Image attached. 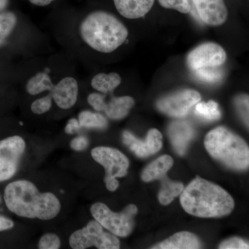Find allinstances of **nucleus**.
I'll list each match as a JSON object with an SVG mask.
<instances>
[{"mask_svg":"<svg viewBox=\"0 0 249 249\" xmlns=\"http://www.w3.org/2000/svg\"><path fill=\"white\" fill-rule=\"evenodd\" d=\"M4 198L9 211L21 217L51 220L61 209L55 195L40 193L35 184L27 180L9 183L5 188Z\"/></svg>","mask_w":249,"mask_h":249,"instance_id":"f257e3e1","label":"nucleus"},{"mask_svg":"<svg viewBox=\"0 0 249 249\" xmlns=\"http://www.w3.org/2000/svg\"><path fill=\"white\" fill-rule=\"evenodd\" d=\"M181 206L188 213L198 217H221L232 212L235 202L220 186L196 177L180 196Z\"/></svg>","mask_w":249,"mask_h":249,"instance_id":"f03ea898","label":"nucleus"},{"mask_svg":"<svg viewBox=\"0 0 249 249\" xmlns=\"http://www.w3.org/2000/svg\"><path fill=\"white\" fill-rule=\"evenodd\" d=\"M80 33L91 48L111 53L124 43L128 36L125 26L115 16L105 11H95L82 22Z\"/></svg>","mask_w":249,"mask_h":249,"instance_id":"7ed1b4c3","label":"nucleus"},{"mask_svg":"<svg viewBox=\"0 0 249 249\" xmlns=\"http://www.w3.org/2000/svg\"><path fill=\"white\" fill-rule=\"evenodd\" d=\"M204 145L210 155L229 168L247 169L249 165V148L239 136L224 127H218L206 135Z\"/></svg>","mask_w":249,"mask_h":249,"instance_id":"20e7f679","label":"nucleus"},{"mask_svg":"<svg viewBox=\"0 0 249 249\" xmlns=\"http://www.w3.org/2000/svg\"><path fill=\"white\" fill-rule=\"evenodd\" d=\"M95 220L97 221L108 231L119 237H127L132 232L134 227V217L137 213V206L128 205L120 213L111 211L107 205L98 202L90 209Z\"/></svg>","mask_w":249,"mask_h":249,"instance_id":"39448f33","label":"nucleus"},{"mask_svg":"<svg viewBox=\"0 0 249 249\" xmlns=\"http://www.w3.org/2000/svg\"><path fill=\"white\" fill-rule=\"evenodd\" d=\"M94 160L104 167V181L108 191H115L119 188L117 178H124L127 174L129 162L122 152L109 147H97L91 152Z\"/></svg>","mask_w":249,"mask_h":249,"instance_id":"423d86ee","label":"nucleus"},{"mask_svg":"<svg viewBox=\"0 0 249 249\" xmlns=\"http://www.w3.org/2000/svg\"><path fill=\"white\" fill-rule=\"evenodd\" d=\"M73 249H85L96 247L99 249H118L120 242L114 234L106 232L96 220L90 221L86 227L73 232L69 240Z\"/></svg>","mask_w":249,"mask_h":249,"instance_id":"0eeeda50","label":"nucleus"},{"mask_svg":"<svg viewBox=\"0 0 249 249\" xmlns=\"http://www.w3.org/2000/svg\"><path fill=\"white\" fill-rule=\"evenodd\" d=\"M25 149V141L19 136L0 141V182L14 176Z\"/></svg>","mask_w":249,"mask_h":249,"instance_id":"6e6552de","label":"nucleus"},{"mask_svg":"<svg viewBox=\"0 0 249 249\" xmlns=\"http://www.w3.org/2000/svg\"><path fill=\"white\" fill-rule=\"evenodd\" d=\"M201 96L193 89H183L160 98L157 108L161 112L173 117L186 116L195 105L199 102Z\"/></svg>","mask_w":249,"mask_h":249,"instance_id":"1a4fd4ad","label":"nucleus"},{"mask_svg":"<svg viewBox=\"0 0 249 249\" xmlns=\"http://www.w3.org/2000/svg\"><path fill=\"white\" fill-rule=\"evenodd\" d=\"M227 59L224 49L217 44L207 42L198 46L187 56V65L193 71L204 67H219Z\"/></svg>","mask_w":249,"mask_h":249,"instance_id":"9d476101","label":"nucleus"},{"mask_svg":"<svg viewBox=\"0 0 249 249\" xmlns=\"http://www.w3.org/2000/svg\"><path fill=\"white\" fill-rule=\"evenodd\" d=\"M201 22L217 27L228 18V9L224 0H192Z\"/></svg>","mask_w":249,"mask_h":249,"instance_id":"9b49d317","label":"nucleus"},{"mask_svg":"<svg viewBox=\"0 0 249 249\" xmlns=\"http://www.w3.org/2000/svg\"><path fill=\"white\" fill-rule=\"evenodd\" d=\"M123 142L137 157L144 158L160 151L162 147V135L158 129H151L145 141L142 142L128 131H124Z\"/></svg>","mask_w":249,"mask_h":249,"instance_id":"f8f14e48","label":"nucleus"},{"mask_svg":"<svg viewBox=\"0 0 249 249\" xmlns=\"http://www.w3.org/2000/svg\"><path fill=\"white\" fill-rule=\"evenodd\" d=\"M52 99L59 107L68 109L76 104L78 95V85L76 80L67 77L54 85L51 91Z\"/></svg>","mask_w":249,"mask_h":249,"instance_id":"ddd939ff","label":"nucleus"},{"mask_svg":"<svg viewBox=\"0 0 249 249\" xmlns=\"http://www.w3.org/2000/svg\"><path fill=\"white\" fill-rule=\"evenodd\" d=\"M193 127L185 121H175L168 127V135L174 149L179 155L186 152L188 143L194 137Z\"/></svg>","mask_w":249,"mask_h":249,"instance_id":"4468645a","label":"nucleus"},{"mask_svg":"<svg viewBox=\"0 0 249 249\" xmlns=\"http://www.w3.org/2000/svg\"><path fill=\"white\" fill-rule=\"evenodd\" d=\"M118 12L127 19L144 17L153 6L155 0H114Z\"/></svg>","mask_w":249,"mask_h":249,"instance_id":"2eb2a0df","label":"nucleus"},{"mask_svg":"<svg viewBox=\"0 0 249 249\" xmlns=\"http://www.w3.org/2000/svg\"><path fill=\"white\" fill-rule=\"evenodd\" d=\"M200 247V242L196 235L190 232L182 231L175 234L152 249H196Z\"/></svg>","mask_w":249,"mask_h":249,"instance_id":"dca6fc26","label":"nucleus"},{"mask_svg":"<svg viewBox=\"0 0 249 249\" xmlns=\"http://www.w3.org/2000/svg\"><path fill=\"white\" fill-rule=\"evenodd\" d=\"M173 160L168 155H163L147 165L142 171V179L144 181H151L160 179L169 171L173 165Z\"/></svg>","mask_w":249,"mask_h":249,"instance_id":"f3484780","label":"nucleus"},{"mask_svg":"<svg viewBox=\"0 0 249 249\" xmlns=\"http://www.w3.org/2000/svg\"><path fill=\"white\" fill-rule=\"evenodd\" d=\"M134 100L130 96H121L111 98L106 104L105 112L108 117L114 120L124 119L133 107Z\"/></svg>","mask_w":249,"mask_h":249,"instance_id":"a211bd4d","label":"nucleus"},{"mask_svg":"<svg viewBox=\"0 0 249 249\" xmlns=\"http://www.w3.org/2000/svg\"><path fill=\"white\" fill-rule=\"evenodd\" d=\"M162 186L158 195V199L162 205L170 204L175 197L180 196L184 189L183 183L170 181L166 175L160 178Z\"/></svg>","mask_w":249,"mask_h":249,"instance_id":"6ab92c4d","label":"nucleus"},{"mask_svg":"<svg viewBox=\"0 0 249 249\" xmlns=\"http://www.w3.org/2000/svg\"><path fill=\"white\" fill-rule=\"evenodd\" d=\"M121 83V78L118 73H101L93 77L91 86L98 91L107 93L114 91Z\"/></svg>","mask_w":249,"mask_h":249,"instance_id":"aec40b11","label":"nucleus"},{"mask_svg":"<svg viewBox=\"0 0 249 249\" xmlns=\"http://www.w3.org/2000/svg\"><path fill=\"white\" fill-rule=\"evenodd\" d=\"M54 85L47 72L38 73L28 81L27 92L31 95H37L45 91H52Z\"/></svg>","mask_w":249,"mask_h":249,"instance_id":"412c9836","label":"nucleus"},{"mask_svg":"<svg viewBox=\"0 0 249 249\" xmlns=\"http://www.w3.org/2000/svg\"><path fill=\"white\" fill-rule=\"evenodd\" d=\"M78 121L81 127L85 128H106L107 121L102 114L90 111H83L78 116Z\"/></svg>","mask_w":249,"mask_h":249,"instance_id":"4be33fe9","label":"nucleus"},{"mask_svg":"<svg viewBox=\"0 0 249 249\" xmlns=\"http://www.w3.org/2000/svg\"><path fill=\"white\" fill-rule=\"evenodd\" d=\"M196 115L206 121L217 120L221 116L219 106L213 101L196 103Z\"/></svg>","mask_w":249,"mask_h":249,"instance_id":"5701e85b","label":"nucleus"},{"mask_svg":"<svg viewBox=\"0 0 249 249\" xmlns=\"http://www.w3.org/2000/svg\"><path fill=\"white\" fill-rule=\"evenodd\" d=\"M17 24L16 15L11 12H0V47L11 35Z\"/></svg>","mask_w":249,"mask_h":249,"instance_id":"b1692460","label":"nucleus"},{"mask_svg":"<svg viewBox=\"0 0 249 249\" xmlns=\"http://www.w3.org/2000/svg\"><path fill=\"white\" fill-rule=\"evenodd\" d=\"M215 67H204L195 70V76L201 81L206 83H214L222 79L223 72L222 70Z\"/></svg>","mask_w":249,"mask_h":249,"instance_id":"393cba45","label":"nucleus"},{"mask_svg":"<svg viewBox=\"0 0 249 249\" xmlns=\"http://www.w3.org/2000/svg\"><path fill=\"white\" fill-rule=\"evenodd\" d=\"M162 7L165 9L176 10L182 14H188L191 6L187 0H158Z\"/></svg>","mask_w":249,"mask_h":249,"instance_id":"a878e982","label":"nucleus"},{"mask_svg":"<svg viewBox=\"0 0 249 249\" xmlns=\"http://www.w3.org/2000/svg\"><path fill=\"white\" fill-rule=\"evenodd\" d=\"M52 106V97L51 93L48 96H45L36 100L31 104V109L33 113L36 114H43L47 112Z\"/></svg>","mask_w":249,"mask_h":249,"instance_id":"bb28decb","label":"nucleus"},{"mask_svg":"<svg viewBox=\"0 0 249 249\" xmlns=\"http://www.w3.org/2000/svg\"><path fill=\"white\" fill-rule=\"evenodd\" d=\"M61 245V241L58 235L54 233H47L41 237L38 243L40 249H58Z\"/></svg>","mask_w":249,"mask_h":249,"instance_id":"cd10ccee","label":"nucleus"},{"mask_svg":"<svg viewBox=\"0 0 249 249\" xmlns=\"http://www.w3.org/2000/svg\"><path fill=\"white\" fill-rule=\"evenodd\" d=\"M235 106L242 120L249 127V96L242 94L237 96L235 99Z\"/></svg>","mask_w":249,"mask_h":249,"instance_id":"c85d7f7f","label":"nucleus"},{"mask_svg":"<svg viewBox=\"0 0 249 249\" xmlns=\"http://www.w3.org/2000/svg\"><path fill=\"white\" fill-rule=\"evenodd\" d=\"M249 248L248 242L239 237H232L229 240L224 241L219 247V249H248Z\"/></svg>","mask_w":249,"mask_h":249,"instance_id":"c756f323","label":"nucleus"},{"mask_svg":"<svg viewBox=\"0 0 249 249\" xmlns=\"http://www.w3.org/2000/svg\"><path fill=\"white\" fill-rule=\"evenodd\" d=\"M88 101L95 110L102 111L106 109L107 103L105 101V96L103 95L96 93H91L88 96Z\"/></svg>","mask_w":249,"mask_h":249,"instance_id":"7c9ffc66","label":"nucleus"},{"mask_svg":"<svg viewBox=\"0 0 249 249\" xmlns=\"http://www.w3.org/2000/svg\"><path fill=\"white\" fill-rule=\"evenodd\" d=\"M89 145V140L87 137L83 136L76 137L73 139L70 142V146L75 151H83Z\"/></svg>","mask_w":249,"mask_h":249,"instance_id":"2f4dec72","label":"nucleus"},{"mask_svg":"<svg viewBox=\"0 0 249 249\" xmlns=\"http://www.w3.org/2000/svg\"><path fill=\"white\" fill-rule=\"evenodd\" d=\"M81 128L78 119H71L68 121L66 127H65V132L68 134H76L79 132Z\"/></svg>","mask_w":249,"mask_h":249,"instance_id":"473e14b6","label":"nucleus"},{"mask_svg":"<svg viewBox=\"0 0 249 249\" xmlns=\"http://www.w3.org/2000/svg\"><path fill=\"white\" fill-rule=\"evenodd\" d=\"M14 226V222L11 219L0 215V232L12 229Z\"/></svg>","mask_w":249,"mask_h":249,"instance_id":"72a5a7b5","label":"nucleus"},{"mask_svg":"<svg viewBox=\"0 0 249 249\" xmlns=\"http://www.w3.org/2000/svg\"><path fill=\"white\" fill-rule=\"evenodd\" d=\"M29 1L36 6H45L51 4L54 0H29Z\"/></svg>","mask_w":249,"mask_h":249,"instance_id":"f704fd0d","label":"nucleus"},{"mask_svg":"<svg viewBox=\"0 0 249 249\" xmlns=\"http://www.w3.org/2000/svg\"><path fill=\"white\" fill-rule=\"evenodd\" d=\"M187 1H188L190 6H191V11H190V13H191L192 16H193L195 19H196L198 22H200V20H199V18L198 17L197 14H196V9H195L194 7V5L193 4V1H192V0H187Z\"/></svg>","mask_w":249,"mask_h":249,"instance_id":"c9c22d12","label":"nucleus"},{"mask_svg":"<svg viewBox=\"0 0 249 249\" xmlns=\"http://www.w3.org/2000/svg\"><path fill=\"white\" fill-rule=\"evenodd\" d=\"M9 0H0V12L4 11L7 7Z\"/></svg>","mask_w":249,"mask_h":249,"instance_id":"e433bc0d","label":"nucleus"}]
</instances>
